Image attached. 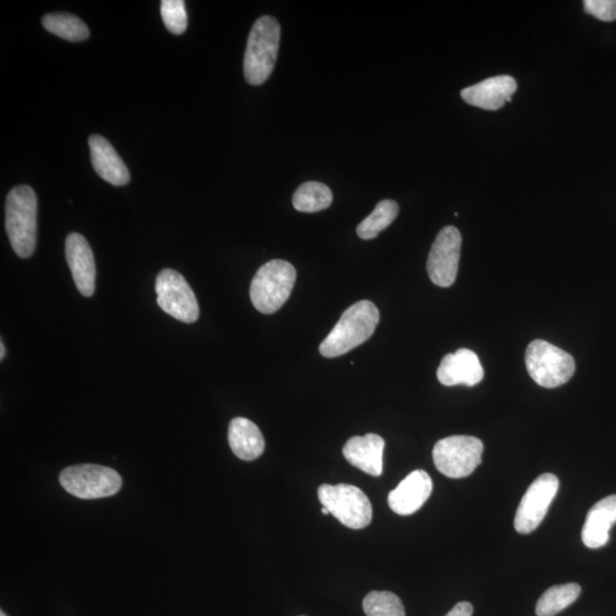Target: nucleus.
I'll return each mask as SVG.
<instances>
[{"mask_svg": "<svg viewBox=\"0 0 616 616\" xmlns=\"http://www.w3.org/2000/svg\"><path fill=\"white\" fill-rule=\"evenodd\" d=\"M379 320L378 308L370 301H361L348 307L321 343V355L328 359L338 358L366 343L374 335Z\"/></svg>", "mask_w": 616, "mask_h": 616, "instance_id": "obj_1", "label": "nucleus"}, {"mask_svg": "<svg viewBox=\"0 0 616 616\" xmlns=\"http://www.w3.org/2000/svg\"><path fill=\"white\" fill-rule=\"evenodd\" d=\"M280 38V23L273 16H262L254 23L243 61V72L248 84L259 86L269 79L277 63Z\"/></svg>", "mask_w": 616, "mask_h": 616, "instance_id": "obj_2", "label": "nucleus"}, {"mask_svg": "<svg viewBox=\"0 0 616 616\" xmlns=\"http://www.w3.org/2000/svg\"><path fill=\"white\" fill-rule=\"evenodd\" d=\"M37 197L28 185L16 186L6 199V231L15 254L28 258L37 243Z\"/></svg>", "mask_w": 616, "mask_h": 616, "instance_id": "obj_3", "label": "nucleus"}, {"mask_svg": "<svg viewBox=\"0 0 616 616\" xmlns=\"http://www.w3.org/2000/svg\"><path fill=\"white\" fill-rule=\"evenodd\" d=\"M297 273L282 259H273L259 269L250 285V299L258 312L274 314L288 301Z\"/></svg>", "mask_w": 616, "mask_h": 616, "instance_id": "obj_4", "label": "nucleus"}, {"mask_svg": "<svg viewBox=\"0 0 616 616\" xmlns=\"http://www.w3.org/2000/svg\"><path fill=\"white\" fill-rule=\"evenodd\" d=\"M526 369L539 386L556 388L569 383L575 372V362L569 353L537 339L526 348Z\"/></svg>", "mask_w": 616, "mask_h": 616, "instance_id": "obj_5", "label": "nucleus"}, {"mask_svg": "<svg viewBox=\"0 0 616 616\" xmlns=\"http://www.w3.org/2000/svg\"><path fill=\"white\" fill-rule=\"evenodd\" d=\"M323 507L347 528L361 530L372 521V506L367 494L350 484H323L318 489Z\"/></svg>", "mask_w": 616, "mask_h": 616, "instance_id": "obj_6", "label": "nucleus"}, {"mask_svg": "<svg viewBox=\"0 0 616 616\" xmlns=\"http://www.w3.org/2000/svg\"><path fill=\"white\" fill-rule=\"evenodd\" d=\"M484 445L474 436H450L435 444V467L450 478H464L481 465Z\"/></svg>", "mask_w": 616, "mask_h": 616, "instance_id": "obj_7", "label": "nucleus"}, {"mask_svg": "<svg viewBox=\"0 0 616 616\" xmlns=\"http://www.w3.org/2000/svg\"><path fill=\"white\" fill-rule=\"evenodd\" d=\"M63 489L79 499L92 500L115 496L123 480L109 467L99 465H76L60 474Z\"/></svg>", "mask_w": 616, "mask_h": 616, "instance_id": "obj_8", "label": "nucleus"}, {"mask_svg": "<svg viewBox=\"0 0 616 616\" xmlns=\"http://www.w3.org/2000/svg\"><path fill=\"white\" fill-rule=\"evenodd\" d=\"M157 303L162 311L184 323L199 319V304L188 281L172 269L162 270L156 280Z\"/></svg>", "mask_w": 616, "mask_h": 616, "instance_id": "obj_9", "label": "nucleus"}, {"mask_svg": "<svg viewBox=\"0 0 616 616\" xmlns=\"http://www.w3.org/2000/svg\"><path fill=\"white\" fill-rule=\"evenodd\" d=\"M559 488L554 474H543L537 478L518 506L515 516V529L518 533L529 534L536 531L548 513Z\"/></svg>", "mask_w": 616, "mask_h": 616, "instance_id": "obj_10", "label": "nucleus"}, {"mask_svg": "<svg viewBox=\"0 0 616 616\" xmlns=\"http://www.w3.org/2000/svg\"><path fill=\"white\" fill-rule=\"evenodd\" d=\"M461 234L455 226H445L437 235L427 259V272L434 285L449 288L457 279Z\"/></svg>", "mask_w": 616, "mask_h": 616, "instance_id": "obj_11", "label": "nucleus"}, {"mask_svg": "<svg viewBox=\"0 0 616 616\" xmlns=\"http://www.w3.org/2000/svg\"><path fill=\"white\" fill-rule=\"evenodd\" d=\"M66 257L79 293L92 297L95 293L96 267L93 250L83 235L70 233L66 240Z\"/></svg>", "mask_w": 616, "mask_h": 616, "instance_id": "obj_12", "label": "nucleus"}, {"mask_svg": "<svg viewBox=\"0 0 616 616\" xmlns=\"http://www.w3.org/2000/svg\"><path fill=\"white\" fill-rule=\"evenodd\" d=\"M433 481L425 470H415L388 496V505L394 513L409 516L418 512L431 497Z\"/></svg>", "mask_w": 616, "mask_h": 616, "instance_id": "obj_13", "label": "nucleus"}, {"mask_svg": "<svg viewBox=\"0 0 616 616\" xmlns=\"http://www.w3.org/2000/svg\"><path fill=\"white\" fill-rule=\"evenodd\" d=\"M484 378V370L480 359L473 351L461 348L456 353L444 356L437 379L444 386L465 385L473 387L480 384Z\"/></svg>", "mask_w": 616, "mask_h": 616, "instance_id": "obj_14", "label": "nucleus"}, {"mask_svg": "<svg viewBox=\"0 0 616 616\" xmlns=\"http://www.w3.org/2000/svg\"><path fill=\"white\" fill-rule=\"evenodd\" d=\"M516 91L517 83L513 77L497 76L462 89L461 97L473 107L496 111L504 108L507 102H512Z\"/></svg>", "mask_w": 616, "mask_h": 616, "instance_id": "obj_15", "label": "nucleus"}, {"mask_svg": "<svg viewBox=\"0 0 616 616\" xmlns=\"http://www.w3.org/2000/svg\"><path fill=\"white\" fill-rule=\"evenodd\" d=\"M385 441L377 434L354 436L343 449L345 459L362 472L378 477L383 474Z\"/></svg>", "mask_w": 616, "mask_h": 616, "instance_id": "obj_16", "label": "nucleus"}, {"mask_svg": "<svg viewBox=\"0 0 616 616\" xmlns=\"http://www.w3.org/2000/svg\"><path fill=\"white\" fill-rule=\"evenodd\" d=\"M94 170L102 180L115 186H124L131 180L123 159L107 139L92 135L88 140Z\"/></svg>", "mask_w": 616, "mask_h": 616, "instance_id": "obj_17", "label": "nucleus"}, {"mask_svg": "<svg viewBox=\"0 0 616 616\" xmlns=\"http://www.w3.org/2000/svg\"><path fill=\"white\" fill-rule=\"evenodd\" d=\"M616 523V494L607 497L589 510L582 529V541L590 549L602 548L610 540V531Z\"/></svg>", "mask_w": 616, "mask_h": 616, "instance_id": "obj_18", "label": "nucleus"}, {"mask_svg": "<svg viewBox=\"0 0 616 616\" xmlns=\"http://www.w3.org/2000/svg\"><path fill=\"white\" fill-rule=\"evenodd\" d=\"M232 452L241 460L253 461L263 455L265 440L261 431L247 418H234L229 426Z\"/></svg>", "mask_w": 616, "mask_h": 616, "instance_id": "obj_19", "label": "nucleus"}, {"mask_svg": "<svg viewBox=\"0 0 616 616\" xmlns=\"http://www.w3.org/2000/svg\"><path fill=\"white\" fill-rule=\"evenodd\" d=\"M334 200L331 190L320 182H306L294 193L293 205L298 212L312 214L328 209Z\"/></svg>", "mask_w": 616, "mask_h": 616, "instance_id": "obj_20", "label": "nucleus"}, {"mask_svg": "<svg viewBox=\"0 0 616 616\" xmlns=\"http://www.w3.org/2000/svg\"><path fill=\"white\" fill-rule=\"evenodd\" d=\"M44 28L51 34L69 42H83L89 37L86 23L70 13L46 14L42 20Z\"/></svg>", "mask_w": 616, "mask_h": 616, "instance_id": "obj_21", "label": "nucleus"}, {"mask_svg": "<svg viewBox=\"0 0 616 616\" xmlns=\"http://www.w3.org/2000/svg\"><path fill=\"white\" fill-rule=\"evenodd\" d=\"M580 594L578 583L551 587L540 597L536 613L538 616H555L577 601Z\"/></svg>", "mask_w": 616, "mask_h": 616, "instance_id": "obj_22", "label": "nucleus"}, {"mask_svg": "<svg viewBox=\"0 0 616 616\" xmlns=\"http://www.w3.org/2000/svg\"><path fill=\"white\" fill-rule=\"evenodd\" d=\"M399 212V205L394 200L380 201L374 212L359 224L356 233L362 240L375 239L395 221Z\"/></svg>", "mask_w": 616, "mask_h": 616, "instance_id": "obj_23", "label": "nucleus"}, {"mask_svg": "<svg viewBox=\"0 0 616 616\" xmlns=\"http://www.w3.org/2000/svg\"><path fill=\"white\" fill-rule=\"evenodd\" d=\"M367 616H405V609L399 597L389 591H371L363 601Z\"/></svg>", "mask_w": 616, "mask_h": 616, "instance_id": "obj_24", "label": "nucleus"}, {"mask_svg": "<svg viewBox=\"0 0 616 616\" xmlns=\"http://www.w3.org/2000/svg\"><path fill=\"white\" fill-rule=\"evenodd\" d=\"M161 16L167 30L174 35H182L188 28V13L183 0H162Z\"/></svg>", "mask_w": 616, "mask_h": 616, "instance_id": "obj_25", "label": "nucleus"}, {"mask_svg": "<svg viewBox=\"0 0 616 616\" xmlns=\"http://www.w3.org/2000/svg\"><path fill=\"white\" fill-rule=\"evenodd\" d=\"M585 11L604 22L616 20V0H586Z\"/></svg>", "mask_w": 616, "mask_h": 616, "instance_id": "obj_26", "label": "nucleus"}, {"mask_svg": "<svg viewBox=\"0 0 616 616\" xmlns=\"http://www.w3.org/2000/svg\"><path fill=\"white\" fill-rule=\"evenodd\" d=\"M474 613V607L468 602H461L457 604L453 609L445 616H472Z\"/></svg>", "mask_w": 616, "mask_h": 616, "instance_id": "obj_27", "label": "nucleus"}, {"mask_svg": "<svg viewBox=\"0 0 616 616\" xmlns=\"http://www.w3.org/2000/svg\"><path fill=\"white\" fill-rule=\"evenodd\" d=\"M6 355V348H5V344L2 340V342H0V360H4Z\"/></svg>", "mask_w": 616, "mask_h": 616, "instance_id": "obj_28", "label": "nucleus"}, {"mask_svg": "<svg viewBox=\"0 0 616 616\" xmlns=\"http://www.w3.org/2000/svg\"><path fill=\"white\" fill-rule=\"evenodd\" d=\"M321 512H322L323 515H329L330 514L329 510L326 507H323L321 509Z\"/></svg>", "mask_w": 616, "mask_h": 616, "instance_id": "obj_29", "label": "nucleus"}, {"mask_svg": "<svg viewBox=\"0 0 616 616\" xmlns=\"http://www.w3.org/2000/svg\"><path fill=\"white\" fill-rule=\"evenodd\" d=\"M0 616H7L3 611L0 613Z\"/></svg>", "mask_w": 616, "mask_h": 616, "instance_id": "obj_30", "label": "nucleus"}]
</instances>
